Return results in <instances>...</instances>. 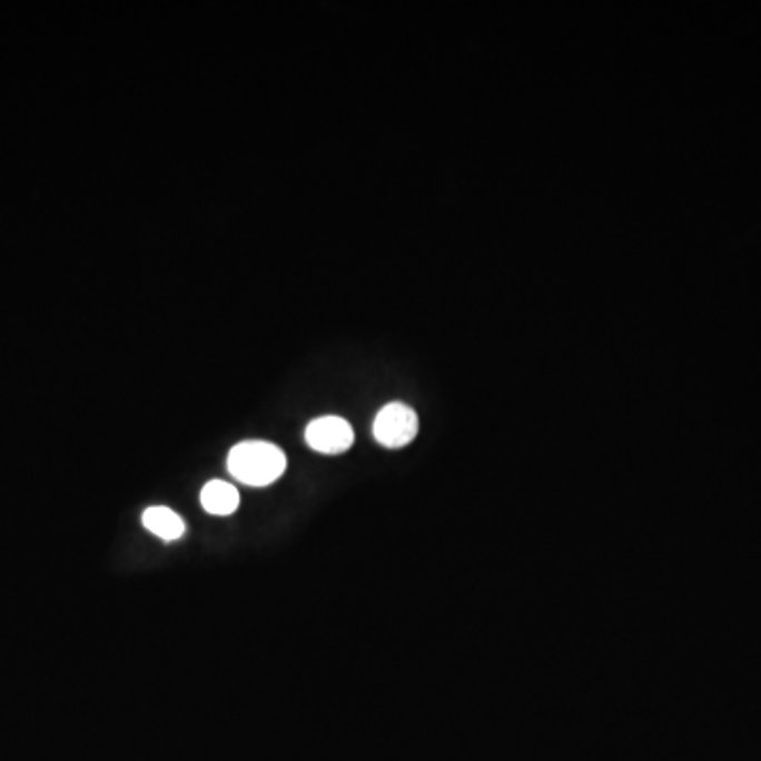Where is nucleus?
Listing matches in <instances>:
<instances>
[{
	"mask_svg": "<svg viewBox=\"0 0 761 761\" xmlns=\"http://www.w3.org/2000/svg\"><path fill=\"white\" fill-rule=\"evenodd\" d=\"M227 464L235 481L244 485L267 486L286 472V455L275 444L248 441L233 446Z\"/></svg>",
	"mask_w": 761,
	"mask_h": 761,
	"instance_id": "obj_1",
	"label": "nucleus"
},
{
	"mask_svg": "<svg viewBox=\"0 0 761 761\" xmlns=\"http://www.w3.org/2000/svg\"><path fill=\"white\" fill-rule=\"evenodd\" d=\"M417 429H419L417 413L402 402L385 404L373 423L375 441L387 448L406 446L417 436Z\"/></svg>",
	"mask_w": 761,
	"mask_h": 761,
	"instance_id": "obj_2",
	"label": "nucleus"
},
{
	"mask_svg": "<svg viewBox=\"0 0 761 761\" xmlns=\"http://www.w3.org/2000/svg\"><path fill=\"white\" fill-rule=\"evenodd\" d=\"M305 441L317 453L338 455L354 444V429L343 417H317L307 425Z\"/></svg>",
	"mask_w": 761,
	"mask_h": 761,
	"instance_id": "obj_3",
	"label": "nucleus"
},
{
	"mask_svg": "<svg viewBox=\"0 0 761 761\" xmlns=\"http://www.w3.org/2000/svg\"><path fill=\"white\" fill-rule=\"evenodd\" d=\"M201 506L214 516H229L239 507V491L225 481H210L201 488Z\"/></svg>",
	"mask_w": 761,
	"mask_h": 761,
	"instance_id": "obj_4",
	"label": "nucleus"
},
{
	"mask_svg": "<svg viewBox=\"0 0 761 761\" xmlns=\"http://www.w3.org/2000/svg\"><path fill=\"white\" fill-rule=\"evenodd\" d=\"M142 523L145 527L155 533L157 537L166 540V542H174V540H180L187 531V525L185 521L166 506H152L145 510L142 514Z\"/></svg>",
	"mask_w": 761,
	"mask_h": 761,
	"instance_id": "obj_5",
	"label": "nucleus"
}]
</instances>
